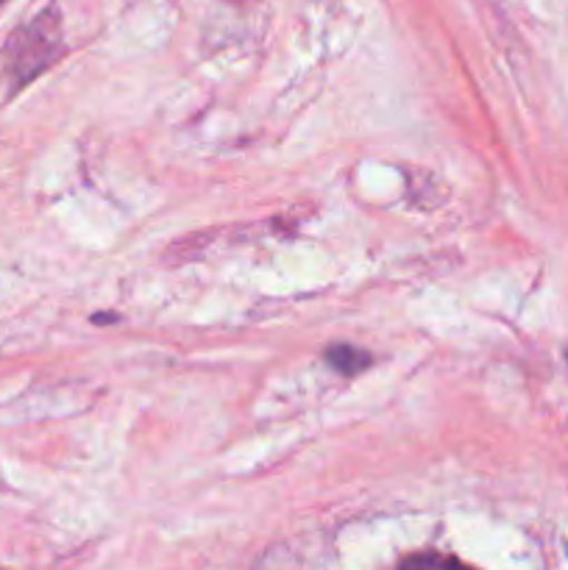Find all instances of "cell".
<instances>
[{
    "mask_svg": "<svg viewBox=\"0 0 568 570\" xmlns=\"http://www.w3.org/2000/svg\"><path fill=\"white\" fill-rule=\"evenodd\" d=\"M326 362L337 373L354 376V373H362L371 365V356L360 348H351V345H334V348L326 351Z\"/></svg>",
    "mask_w": 568,
    "mask_h": 570,
    "instance_id": "2",
    "label": "cell"
},
{
    "mask_svg": "<svg viewBox=\"0 0 568 570\" xmlns=\"http://www.w3.org/2000/svg\"><path fill=\"white\" fill-rule=\"evenodd\" d=\"M0 3H3V0H0Z\"/></svg>",
    "mask_w": 568,
    "mask_h": 570,
    "instance_id": "3",
    "label": "cell"
},
{
    "mask_svg": "<svg viewBox=\"0 0 568 570\" xmlns=\"http://www.w3.org/2000/svg\"><path fill=\"white\" fill-rule=\"evenodd\" d=\"M56 37L59 33H56L50 17H37L31 26L14 31L9 48H6V67L17 83L31 81L37 72H42L53 61V56L59 53V39Z\"/></svg>",
    "mask_w": 568,
    "mask_h": 570,
    "instance_id": "1",
    "label": "cell"
}]
</instances>
